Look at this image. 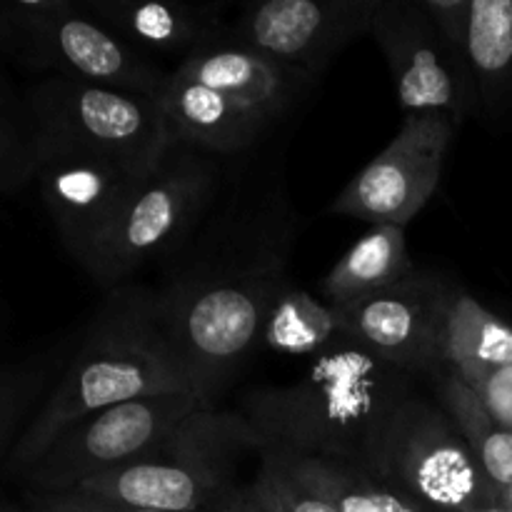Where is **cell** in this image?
Instances as JSON below:
<instances>
[{
    "instance_id": "cell-14",
    "label": "cell",
    "mask_w": 512,
    "mask_h": 512,
    "mask_svg": "<svg viewBox=\"0 0 512 512\" xmlns=\"http://www.w3.org/2000/svg\"><path fill=\"white\" fill-rule=\"evenodd\" d=\"M45 195L63 240L83 265L93 258L115 218L148 175L78 150L43 148Z\"/></svg>"
},
{
    "instance_id": "cell-19",
    "label": "cell",
    "mask_w": 512,
    "mask_h": 512,
    "mask_svg": "<svg viewBox=\"0 0 512 512\" xmlns=\"http://www.w3.org/2000/svg\"><path fill=\"white\" fill-rule=\"evenodd\" d=\"M410 273L415 268L405 245V228L375 225L333 265L323 290L330 305H343L390 288Z\"/></svg>"
},
{
    "instance_id": "cell-28",
    "label": "cell",
    "mask_w": 512,
    "mask_h": 512,
    "mask_svg": "<svg viewBox=\"0 0 512 512\" xmlns=\"http://www.w3.org/2000/svg\"><path fill=\"white\" fill-rule=\"evenodd\" d=\"M370 493H373L380 512H430L418 498H413L408 490L400 488L393 480L370 475Z\"/></svg>"
},
{
    "instance_id": "cell-10",
    "label": "cell",
    "mask_w": 512,
    "mask_h": 512,
    "mask_svg": "<svg viewBox=\"0 0 512 512\" xmlns=\"http://www.w3.org/2000/svg\"><path fill=\"white\" fill-rule=\"evenodd\" d=\"M455 300L438 275L410 273L368 298L335 305L340 333L403 373L448 363V315Z\"/></svg>"
},
{
    "instance_id": "cell-20",
    "label": "cell",
    "mask_w": 512,
    "mask_h": 512,
    "mask_svg": "<svg viewBox=\"0 0 512 512\" xmlns=\"http://www.w3.org/2000/svg\"><path fill=\"white\" fill-rule=\"evenodd\" d=\"M440 405L445 413L458 425L460 435L473 450L475 460L488 475L490 483L503 495L512 485V433L505 430L493 415L485 410L478 395L458 378V373H450L440 385Z\"/></svg>"
},
{
    "instance_id": "cell-24",
    "label": "cell",
    "mask_w": 512,
    "mask_h": 512,
    "mask_svg": "<svg viewBox=\"0 0 512 512\" xmlns=\"http://www.w3.org/2000/svg\"><path fill=\"white\" fill-rule=\"evenodd\" d=\"M260 453L263 463L250 483V490L265 512H338L318 490L293 473L283 453L278 450H260Z\"/></svg>"
},
{
    "instance_id": "cell-32",
    "label": "cell",
    "mask_w": 512,
    "mask_h": 512,
    "mask_svg": "<svg viewBox=\"0 0 512 512\" xmlns=\"http://www.w3.org/2000/svg\"><path fill=\"white\" fill-rule=\"evenodd\" d=\"M503 503H505V505H508V508L512 510V485H510V488H508V490H505V493H503Z\"/></svg>"
},
{
    "instance_id": "cell-23",
    "label": "cell",
    "mask_w": 512,
    "mask_h": 512,
    "mask_svg": "<svg viewBox=\"0 0 512 512\" xmlns=\"http://www.w3.org/2000/svg\"><path fill=\"white\" fill-rule=\"evenodd\" d=\"M283 455L293 473L310 488L318 490L338 512H380L373 493H370V473H365V470L338 463V460L293 453Z\"/></svg>"
},
{
    "instance_id": "cell-3",
    "label": "cell",
    "mask_w": 512,
    "mask_h": 512,
    "mask_svg": "<svg viewBox=\"0 0 512 512\" xmlns=\"http://www.w3.org/2000/svg\"><path fill=\"white\" fill-rule=\"evenodd\" d=\"M195 393L165 330L155 295L118 288L90 328L88 340L15 450L20 465L38 463L78 420L128 400Z\"/></svg>"
},
{
    "instance_id": "cell-29",
    "label": "cell",
    "mask_w": 512,
    "mask_h": 512,
    "mask_svg": "<svg viewBox=\"0 0 512 512\" xmlns=\"http://www.w3.org/2000/svg\"><path fill=\"white\" fill-rule=\"evenodd\" d=\"M208 512H265L263 505L255 500L253 490L248 488H233L218 505H213Z\"/></svg>"
},
{
    "instance_id": "cell-12",
    "label": "cell",
    "mask_w": 512,
    "mask_h": 512,
    "mask_svg": "<svg viewBox=\"0 0 512 512\" xmlns=\"http://www.w3.org/2000/svg\"><path fill=\"white\" fill-rule=\"evenodd\" d=\"M383 0H265L235 25L238 43L318 83L353 40L370 33Z\"/></svg>"
},
{
    "instance_id": "cell-8",
    "label": "cell",
    "mask_w": 512,
    "mask_h": 512,
    "mask_svg": "<svg viewBox=\"0 0 512 512\" xmlns=\"http://www.w3.org/2000/svg\"><path fill=\"white\" fill-rule=\"evenodd\" d=\"M370 35L388 60L405 115L440 113L455 125L478 115L468 58L445 38L423 0H383Z\"/></svg>"
},
{
    "instance_id": "cell-9",
    "label": "cell",
    "mask_w": 512,
    "mask_h": 512,
    "mask_svg": "<svg viewBox=\"0 0 512 512\" xmlns=\"http://www.w3.org/2000/svg\"><path fill=\"white\" fill-rule=\"evenodd\" d=\"M200 408L205 405L195 393H170L98 410L50 445L35 463V478L58 493L78 488L95 475L133 463Z\"/></svg>"
},
{
    "instance_id": "cell-26",
    "label": "cell",
    "mask_w": 512,
    "mask_h": 512,
    "mask_svg": "<svg viewBox=\"0 0 512 512\" xmlns=\"http://www.w3.org/2000/svg\"><path fill=\"white\" fill-rule=\"evenodd\" d=\"M425 10L435 20L445 38L465 53V38L470 25V0H423Z\"/></svg>"
},
{
    "instance_id": "cell-1",
    "label": "cell",
    "mask_w": 512,
    "mask_h": 512,
    "mask_svg": "<svg viewBox=\"0 0 512 512\" xmlns=\"http://www.w3.org/2000/svg\"><path fill=\"white\" fill-rule=\"evenodd\" d=\"M198 265L155 295L165 330L183 360L195 395L215 408V395L240 368L258 340L268 313L285 293L288 235L230 223L208 233Z\"/></svg>"
},
{
    "instance_id": "cell-17",
    "label": "cell",
    "mask_w": 512,
    "mask_h": 512,
    "mask_svg": "<svg viewBox=\"0 0 512 512\" xmlns=\"http://www.w3.org/2000/svg\"><path fill=\"white\" fill-rule=\"evenodd\" d=\"M90 15L138 50L180 53L213 43L223 35L220 5L160 3V0H90Z\"/></svg>"
},
{
    "instance_id": "cell-22",
    "label": "cell",
    "mask_w": 512,
    "mask_h": 512,
    "mask_svg": "<svg viewBox=\"0 0 512 512\" xmlns=\"http://www.w3.org/2000/svg\"><path fill=\"white\" fill-rule=\"evenodd\" d=\"M448 363L512 365V325L505 323L473 295L455 293L448 315Z\"/></svg>"
},
{
    "instance_id": "cell-15",
    "label": "cell",
    "mask_w": 512,
    "mask_h": 512,
    "mask_svg": "<svg viewBox=\"0 0 512 512\" xmlns=\"http://www.w3.org/2000/svg\"><path fill=\"white\" fill-rule=\"evenodd\" d=\"M173 143L208 155H233L258 143L273 115L170 73L158 90Z\"/></svg>"
},
{
    "instance_id": "cell-31",
    "label": "cell",
    "mask_w": 512,
    "mask_h": 512,
    "mask_svg": "<svg viewBox=\"0 0 512 512\" xmlns=\"http://www.w3.org/2000/svg\"><path fill=\"white\" fill-rule=\"evenodd\" d=\"M478 512H512V510L505 503H498V505H488V508H483Z\"/></svg>"
},
{
    "instance_id": "cell-25",
    "label": "cell",
    "mask_w": 512,
    "mask_h": 512,
    "mask_svg": "<svg viewBox=\"0 0 512 512\" xmlns=\"http://www.w3.org/2000/svg\"><path fill=\"white\" fill-rule=\"evenodd\" d=\"M458 378L490 415L512 433V365H458Z\"/></svg>"
},
{
    "instance_id": "cell-30",
    "label": "cell",
    "mask_w": 512,
    "mask_h": 512,
    "mask_svg": "<svg viewBox=\"0 0 512 512\" xmlns=\"http://www.w3.org/2000/svg\"><path fill=\"white\" fill-rule=\"evenodd\" d=\"M18 405H20V395L18 390H15V385L0 378V438L8 433L10 423H13L15 413H18Z\"/></svg>"
},
{
    "instance_id": "cell-21",
    "label": "cell",
    "mask_w": 512,
    "mask_h": 512,
    "mask_svg": "<svg viewBox=\"0 0 512 512\" xmlns=\"http://www.w3.org/2000/svg\"><path fill=\"white\" fill-rule=\"evenodd\" d=\"M335 305L320 303L305 290H285L268 313L263 343L285 355L320 353L340 338Z\"/></svg>"
},
{
    "instance_id": "cell-7",
    "label": "cell",
    "mask_w": 512,
    "mask_h": 512,
    "mask_svg": "<svg viewBox=\"0 0 512 512\" xmlns=\"http://www.w3.org/2000/svg\"><path fill=\"white\" fill-rule=\"evenodd\" d=\"M380 478L398 483L430 512H478L503 503L443 405L418 393L395 418Z\"/></svg>"
},
{
    "instance_id": "cell-2",
    "label": "cell",
    "mask_w": 512,
    "mask_h": 512,
    "mask_svg": "<svg viewBox=\"0 0 512 512\" xmlns=\"http://www.w3.org/2000/svg\"><path fill=\"white\" fill-rule=\"evenodd\" d=\"M413 380L340 335L303 378L248 395L238 415L260 450L338 460L380 478L390 430L415 393Z\"/></svg>"
},
{
    "instance_id": "cell-16",
    "label": "cell",
    "mask_w": 512,
    "mask_h": 512,
    "mask_svg": "<svg viewBox=\"0 0 512 512\" xmlns=\"http://www.w3.org/2000/svg\"><path fill=\"white\" fill-rule=\"evenodd\" d=\"M173 75L253 105L273 118H280L303 95V90L310 88V83L283 65L273 63L238 40L223 38L193 50L173 70Z\"/></svg>"
},
{
    "instance_id": "cell-11",
    "label": "cell",
    "mask_w": 512,
    "mask_h": 512,
    "mask_svg": "<svg viewBox=\"0 0 512 512\" xmlns=\"http://www.w3.org/2000/svg\"><path fill=\"white\" fill-rule=\"evenodd\" d=\"M455 123L440 113H408L398 135L330 203V213L405 228L428 205L443 175Z\"/></svg>"
},
{
    "instance_id": "cell-18",
    "label": "cell",
    "mask_w": 512,
    "mask_h": 512,
    "mask_svg": "<svg viewBox=\"0 0 512 512\" xmlns=\"http://www.w3.org/2000/svg\"><path fill=\"white\" fill-rule=\"evenodd\" d=\"M465 58L478 88V115L512 125V0H470Z\"/></svg>"
},
{
    "instance_id": "cell-13",
    "label": "cell",
    "mask_w": 512,
    "mask_h": 512,
    "mask_svg": "<svg viewBox=\"0 0 512 512\" xmlns=\"http://www.w3.org/2000/svg\"><path fill=\"white\" fill-rule=\"evenodd\" d=\"M25 13L23 20L33 33L38 55L63 70L65 78L150 95H158L168 80V73L148 53L115 35L93 15H80L70 3H33L25 5Z\"/></svg>"
},
{
    "instance_id": "cell-33",
    "label": "cell",
    "mask_w": 512,
    "mask_h": 512,
    "mask_svg": "<svg viewBox=\"0 0 512 512\" xmlns=\"http://www.w3.org/2000/svg\"><path fill=\"white\" fill-rule=\"evenodd\" d=\"M0 143H5V140H0Z\"/></svg>"
},
{
    "instance_id": "cell-5",
    "label": "cell",
    "mask_w": 512,
    "mask_h": 512,
    "mask_svg": "<svg viewBox=\"0 0 512 512\" xmlns=\"http://www.w3.org/2000/svg\"><path fill=\"white\" fill-rule=\"evenodd\" d=\"M218 190L213 155L173 143L158 168L138 185L85 270L118 290L140 268L175 255L205 220Z\"/></svg>"
},
{
    "instance_id": "cell-27",
    "label": "cell",
    "mask_w": 512,
    "mask_h": 512,
    "mask_svg": "<svg viewBox=\"0 0 512 512\" xmlns=\"http://www.w3.org/2000/svg\"><path fill=\"white\" fill-rule=\"evenodd\" d=\"M43 512H163V510H148V508H133V505L115 503V500L98 498V495L83 493V490H65L58 493Z\"/></svg>"
},
{
    "instance_id": "cell-4",
    "label": "cell",
    "mask_w": 512,
    "mask_h": 512,
    "mask_svg": "<svg viewBox=\"0 0 512 512\" xmlns=\"http://www.w3.org/2000/svg\"><path fill=\"white\" fill-rule=\"evenodd\" d=\"M260 443L238 413L200 408L133 463L100 473L78 488L133 508L208 512L233 485L235 458Z\"/></svg>"
},
{
    "instance_id": "cell-6",
    "label": "cell",
    "mask_w": 512,
    "mask_h": 512,
    "mask_svg": "<svg viewBox=\"0 0 512 512\" xmlns=\"http://www.w3.org/2000/svg\"><path fill=\"white\" fill-rule=\"evenodd\" d=\"M40 148L78 150L150 175L173 145L158 98L138 90L60 78L40 93Z\"/></svg>"
}]
</instances>
